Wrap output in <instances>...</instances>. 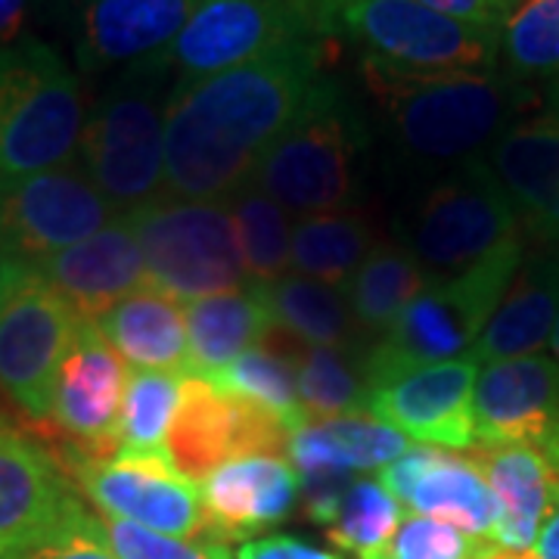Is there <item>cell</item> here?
<instances>
[{
    "label": "cell",
    "mask_w": 559,
    "mask_h": 559,
    "mask_svg": "<svg viewBox=\"0 0 559 559\" xmlns=\"http://www.w3.org/2000/svg\"><path fill=\"white\" fill-rule=\"evenodd\" d=\"M330 38L299 40L215 75L178 81L165 119V193L227 200L326 79Z\"/></svg>",
    "instance_id": "6da1fadb"
},
{
    "label": "cell",
    "mask_w": 559,
    "mask_h": 559,
    "mask_svg": "<svg viewBox=\"0 0 559 559\" xmlns=\"http://www.w3.org/2000/svg\"><path fill=\"white\" fill-rule=\"evenodd\" d=\"M360 69L380 106L392 153L439 178L481 159L507 128L538 109L535 87L507 72L389 75Z\"/></svg>",
    "instance_id": "7a4b0ae2"
},
{
    "label": "cell",
    "mask_w": 559,
    "mask_h": 559,
    "mask_svg": "<svg viewBox=\"0 0 559 559\" xmlns=\"http://www.w3.org/2000/svg\"><path fill=\"white\" fill-rule=\"evenodd\" d=\"M178 75L168 53L131 62L84 119V175L121 212L165 197V119Z\"/></svg>",
    "instance_id": "3957f363"
},
{
    "label": "cell",
    "mask_w": 559,
    "mask_h": 559,
    "mask_svg": "<svg viewBox=\"0 0 559 559\" xmlns=\"http://www.w3.org/2000/svg\"><path fill=\"white\" fill-rule=\"evenodd\" d=\"M370 146L367 121L333 75L255 165L249 183L289 215L345 212L360 190V162Z\"/></svg>",
    "instance_id": "277c9868"
},
{
    "label": "cell",
    "mask_w": 559,
    "mask_h": 559,
    "mask_svg": "<svg viewBox=\"0 0 559 559\" xmlns=\"http://www.w3.org/2000/svg\"><path fill=\"white\" fill-rule=\"evenodd\" d=\"M522 255L525 237L503 246L463 274L432 280L401 311L395 326L360 352V367L370 389L419 367L457 360L463 352H473L516 277Z\"/></svg>",
    "instance_id": "5b68a950"
},
{
    "label": "cell",
    "mask_w": 559,
    "mask_h": 559,
    "mask_svg": "<svg viewBox=\"0 0 559 559\" xmlns=\"http://www.w3.org/2000/svg\"><path fill=\"white\" fill-rule=\"evenodd\" d=\"M84 131L81 84L40 38L0 44V180L69 165Z\"/></svg>",
    "instance_id": "8992f818"
},
{
    "label": "cell",
    "mask_w": 559,
    "mask_h": 559,
    "mask_svg": "<svg viewBox=\"0 0 559 559\" xmlns=\"http://www.w3.org/2000/svg\"><path fill=\"white\" fill-rule=\"evenodd\" d=\"M395 234L429 283L463 274L522 240L516 212L485 156L432 180L399 221Z\"/></svg>",
    "instance_id": "52a82bcc"
},
{
    "label": "cell",
    "mask_w": 559,
    "mask_h": 559,
    "mask_svg": "<svg viewBox=\"0 0 559 559\" xmlns=\"http://www.w3.org/2000/svg\"><path fill=\"white\" fill-rule=\"evenodd\" d=\"M333 28L360 47V66L389 75L495 72L500 38L491 28L441 16L419 0H345Z\"/></svg>",
    "instance_id": "ba28073f"
},
{
    "label": "cell",
    "mask_w": 559,
    "mask_h": 559,
    "mask_svg": "<svg viewBox=\"0 0 559 559\" xmlns=\"http://www.w3.org/2000/svg\"><path fill=\"white\" fill-rule=\"evenodd\" d=\"M138 237L146 283L178 301L242 289L237 227L224 200L159 197L124 212Z\"/></svg>",
    "instance_id": "9c48e42d"
},
{
    "label": "cell",
    "mask_w": 559,
    "mask_h": 559,
    "mask_svg": "<svg viewBox=\"0 0 559 559\" xmlns=\"http://www.w3.org/2000/svg\"><path fill=\"white\" fill-rule=\"evenodd\" d=\"M79 314L32 261L0 255V392L35 423H50L62 358Z\"/></svg>",
    "instance_id": "30bf717a"
},
{
    "label": "cell",
    "mask_w": 559,
    "mask_h": 559,
    "mask_svg": "<svg viewBox=\"0 0 559 559\" xmlns=\"http://www.w3.org/2000/svg\"><path fill=\"white\" fill-rule=\"evenodd\" d=\"M330 35L336 32L323 0H202L165 53L178 81H193Z\"/></svg>",
    "instance_id": "8fae6325"
},
{
    "label": "cell",
    "mask_w": 559,
    "mask_h": 559,
    "mask_svg": "<svg viewBox=\"0 0 559 559\" xmlns=\"http://www.w3.org/2000/svg\"><path fill=\"white\" fill-rule=\"evenodd\" d=\"M57 457L100 516L171 538H209L200 485L178 476L165 457H94L72 444Z\"/></svg>",
    "instance_id": "7c38bea8"
},
{
    "label": "cell",
    "mask_w": 559,
    "mask_h": 559,
    "mask_svg": "<svg viewBox=\"0 0 559 559\" xmlns=\"http://www.w3.org/2000/svg\"><path fill=\"white\" fill-rule=\"evenodd\" d=\"M119 209L81 165H62L20 180H0V255L40 261L100 234Z\"/></svg>",
    "instance_id": "4fadbf2b"
},
{
    "label": "cell",
    "mask_w": 559,
    "mask_h": 559,
    "mask_svg": "<svg viewBox=\"0 0 559 559\" xmlns=\"http://www.w3.org/2000/svg\"><path fill=\"white\" fill-rule=\"evenodd\" d=\"M293 432L274 414L234 399L200 377L180 380L178 414L165 436V457L187 481L209 479L230 460L289 451Z\"/></svg>",
    "instance_id": "5bb4252c"
},
{
    "label": "cell",
    "mask_w": 559,
    "mask_h": 559,
    "mask_svg": "<svg viewBox=\"0 0 559 559\" xmlns=\"http://www.w3.org/2000/svg\"><path fill=\"white\" fill-rule=\"evenodd\" d=\"M476 444L535 448L559 473V360L547 355L491 360L473 389Z\"/></svg>",
    "instance_id": "9a60e30c"
},
{
    "label": "cell",
    "mask_w": 559,
    "mask_h": 559,
    "mask_svg": "<svg viewBox=\"0 0 559 559\" xmlns=\"http://www.w3.org/2000/svg\"><path fill=\"white\" fill-rule=\"evenodd\" d=\"M84 510L62 460L0 417V557L60 532Z\"/></svg>",
    "instance_id": "2e32d148"
},
{
    "label": "cell",
    "mask_w": 559,
    "mask_h": 559,
    "mask_svg": "<svg viewBox=\"0 0 559 559\" xmlns=\"http://www.w3.org/2000/svg\"><path fill=\"white\" fill-rule=\"evenodd\" d=\"M485 162L513 205L525 242L559 246V81L547 84L538 112L500 134Z\"/></svg>",
    "instance_id": "e0dca14e"
},
{
    "label": "cell",
    "mask_w": 559,
    "mask_h": 559,
    "mask_svg": "<svg viewBox=\"0 0 559 559\" xmlns=\"http://www.w3.org/2000/svg\"><path fill=\"white\" fill-rule=\"evenodd\" d=\"M380 485L407 507V513L448 522L473 538L495 544L500 507L466 451L414 444L382 466Z\"/></svg>",
    "instance_id": "ac0fdd59"
},
{
    "label": "cell",
    "mask_w": 559,
    "mask_h": 559,
    "mask_svg": "<svg viewBox=\"0 0 559 559\" xmlns=\"http://www.w3.org/2000/svg\"><path fill=\"white\" fill-rule=\"evenodd\" d=\"M476 377L479 364L473 358L419 367L377 385L370 395V414L429 448L469 451L476 444Z\"/></svg>",
    "instance_id": "d6986e66"
},
{
    "label": "cell",
    "mask_w": 559,
    "mask_h": 559,
    "mask_svg": "<svg viewBox=\"0 0 559 559\" xmlns=\"http://www.w3.org/2000/svg\"><path fill=\"white\" fill-rule=\"evenodd\" d=\"M124 385L128 370L119 352L106 342L94 320H79L57 377L50 423L72 439V448L94 457H112V432Z\"/></svg>",
    "instance_id": "ffe728a7"
},
{
    "label": "cell",
    "mask_w": 559,
    "mask_h": 559,
    "mask_svg": "<svg viewBox=\"0 0 559 559\" xmlns=\"http://www.w3.org/2000/svg\"><path fill=\"white\" fill-rule=\"evenodd\" d=\"M299 495V473L289 466V460L271 454L230 460L200 481L209 538L224 544L255 540V535L293 513Z\"/></svg>",
    "instance_id": "44dd1931"
},
{
    "label": "cell",
    "mask_w": 559,
    "mask_h": 559,
    "mask_svg": "<svg viewBox=\"0 0 559 559\" xmlns=\"http://www.w3.org/2000/svg\"><path fill=\"white\" fill-rule=\"evenodd\" d=\"M47 283L81 320H97L112 305L146 286V264L138 237L121 212L100 234L35 261Z\"/></svg>",
    "instance_id": "7402d4cb"
},
{
    "label": "cell",
    "mask_w": 559,
    "mask_h": 559,
    "mask_svg": "<svg viewBox=\"0 0 559 559\" xmlns=\"http://www.w3.org/2000/svg\"><path fill=\"white\" fill-rule=\"evenodd\" d=\"M202 0H84L79 62L84 72L165 53Z\"/></svg>",
    "instance_id": "603a6c76"
},
{
    "label": "cell",
    "mask_w": 559,
    "mask_h": 559,
    "mask_svg": "<svg viewBox=\"0 0 559 559\" xmlns=\"http://www.w3.org/2000/svg\"><path fill=\"white\" fill-rule=\"evenodd\" d=\"M559 318V246H535L522 255L520 271L500 299L495 318L473 345L476 364L525 358L540 352Z\"/></svg>",
    "instance_id": "cb8c5ba5"
},
{
    "label": "cell",
    "mask_w": 559,
    "mask_h": 559,
    "mask_svg": "<svg viewBox=\"0 0 559 559\" xmlns=\"http://www.w3.org/2000/svg\"><path fill=\"white\" fill-rule=\"evenodd\" d=\"M466 454L476 460L500 507L495 544L532 554L540 525L557 507L559 473L525 444H473Z\"/></svg>",
    "instance_id": "d4e9b609"
},
{
    "label": "cell",
    "mask_w": 559,
    "mask_h": 559,
    "mask_svg": "<svg viewBox=\"0 0 559 559\" xmlns=\"http://www.w3.org/2000/svg\"><path fill=\"white\" fill-rule=\"evenodd\" d=\"M106 342L134 370H190L183 305L156 286H143L94 320Z\"/></svg>",
    "instance_id": "484cf974"
},
{
    "label": "cell",
    "mask_w": 559,
    "mask_h": 559,
    "mask_svg": "<svg viewBox=\"0 0 559 559\" xmlns=\"http://www.w3.org/2000/svg\"><path fill=\"white\" fill-rule=\"evenodd\" d=\"M187 345L190 370L183 377H212L230 360L255 348L271 333L274 320L255 286L187 301Z\"/></svg>",
    "instance_id": "4316f807"
},
{
    "label": "cell",
    "mask_w": 559,
    "mask_h": 559,
    "mask_svg": "<svg viewBox=\"0 0 559 559\" xmlns=\"http://www.w3.org/2000/svg\"><path fill=\"white\" fill-rule=\"evenodd\" d=\"M414 441L370 414L336 419H311L289 441V460L296 473L308 469H345L370 473L411 451Z\"/></svg>",
    "instance_id": "83f0119b"
},
{
    "label": "cell",
    "mask_w": 559,
    "mask_h": 559,
    "mask_svg": "<svg viewBox=\"0 0 559 559\" xmlns=\"http://www.w3.org/2000/svg\"><path fill=\"white\" fill-rule=\"evenodd\" d=\"M271 311L274 326L305 345L320 348H358L360 333L345 299V289L320 280L286 274L271 286H255Z\"/></svg>",
    "instance_id": "f1b7e54d"
},
{
    "label": "cell",
    "mask_w": 559,
    "mask_h": 559,
    "mask_svg": "<svg viewBox=\"0 0 559 559\" xmlns=\"http://www.w3.org/2000/svg\"><path fill=\"white\" fill-rule=\"evenodd\" d=\"M426 286L429 277L399 240L377 242L358 274L345 283V299L358 323L360 340H370V345L382 340Z\"/></svg>",
    "instance_id": "f546056e"
},
{
    "label": "cell",
    "mask_w": 559,
    "mask_h": 559,
    "mask_svg": "<svg viewBox=\"0 0 559 559\" xmlns=\"http://www.w3.org/2000/svg\"><path fill=\"white\" fill-rule=\"evenodd\" d=\"M377 227L360 212H323L296 221L289 267L299 277L345 289L367 255L377 249Z\"/></svg>",
    "instance_id": "4dcf8cb0"
},
{
    "label": "cell",
    "mask_w": 559,
    "mask_h": 559,
    "mask_svg": "<svg viewBox=\"0 0 559 559\" xmlns=\"http://www.w3.org/2000/svg\"><path fill=\"white\" fill-rule=\"evenodd\" d=\"M227 209L237 227L240 242L242 274L252 286H271L289 274V252H293V224L289 212L280 209L255 183H242L227 197Z\"/></svg>",
    "instance_id": "1f68e13d"
},
{
    "label": "cell",
    "mask_w": 559,
    "mask_h": 559,
    "mask_svg": "<svg viewBox=\"0 0 559 559\" xmlns=\"http://www.w3.org/2000/svg\"><path fill=\"white\" fill-rule=\"evenodd\" d=\"M183 373L168 370H131L112 444V457H165V436L178 414ZM168 460V457H165Z\"/></svg>",
    "instance_id": "d6a6232c"
},
{
    "label": "cell",
    "mask_w": 559,
    "mask_h": 559,
    "mask_svg": "<svg viewBox=\"0 0 559 559\" xmlns=\"http://www.w3.org/2000/svg\"><path fill=\"white\" fill-rule=\"evenodd\" d=\"M212 382L215 389L249 401L274 417L296 436L301 426H308L311 417L299 399V380H296V364L280 355L267 345H255L237 360H230L224 370L212 377H200Z\"/></svg>",
    "instance_id": "836d02e7"
},
{
    "label": "cell",
    "mask_w": 559,
    "mask_h": 559,
    "mask_svg": "<svg viewBox=\"0 0 559 559\" xmlns=\"http://www.w3.org/2000/svg\"><path fill=\"white\" fill-rule=\"evenodd\" d=\"M293 364L299 380V399L311 419L370 414L373 389L364 377L360 352L301 345Z\"/></svg>",
    "instance_id": "e575fe53"
},
{
    "label": "cell",
    "mask_w": 559,
    "mask_h": 559,
    "mask_svg": "<svg viewBox=\"0 0 559 559\" xmlns=\"http://www.w3.org/2000/svg\"><path fill=\"white\" fill-rule=\"evenodd\" d=\"M404 520V507L392 498L380 479H355L340 500L326 538L352 559H389V544Z\"/></svg>",
    "instance_id": "d590c367"
},
{
    "label": "cell",
    "mask_w": 559,
    "mask_h": 559,
    "mask_svg": "<svg viewBox=\"0 0 559 559\" xmlns=\"http://www.w3.org/2000/svg\"><path fill=\"white\" fill-rule=\"evenodd\" d=\"M503 72L525 81H559V0H516L498 32Z\"/></svg>",
    "instance_id": "8d00e7d4"
},
{
    "label": "cell",
    "mask_w": 559,
    "mask_h": 559,
    "mask_svg": "<svg viewBox=\"0 0 559 559\" xmlns=\"http://www.w3.org/2000/svg\"><path fill=\"white\" fill-rule=\"evenodd\" d=\"M97 522H100V532L109 550L119 559H237L230 544H224V540L171 538V535H159V532H150L134 522L112 520V516H100V513H97Z\"/></svg>",
    "instance_id": "74e56055"
},
{
    "label": "cell",
    "mask_w": 559,
    "mask_h": 559,
    "mask_svg": "<svg viewBox=\"0 0 559 559\" xmlns=\"http://www.w3.org/2000/svg\"><path fill=\"white\" fill-rule=\"evenodd\" d=\"M495 547L498 544L473 538L448 522L404 510V520L389 544V559H481Z\"/></svg>",
    "instance_id": "f35d334b"
},
{
    "label": "cell",
    "mask_w": 559,
    "mask_h": 559,
    "mask_svg": "<svg viewBox=\"0 0 559 559\" xmlns=\"http://www.w3.org/2000/svg\"><path fill=\"white\" fill-rule=\"evenodd\" d=\"M10 559H119L103 538L97 513L84 510L60 532L47 535L38 544L25 547L20 554H10Z\"/></svg>",
    "instance_id": "ab89813d"
},
{
    "label": "cell",
    "mask_w": 559,
    "mask_h": 559,
    "mask_svg": "<svg viewBox=\"0 0 559 559\" xmlns=\"http://www.w3.org/2000/svg\"><path fill=\"white\" fill-rule=\"evenodd\" d=\"M299 481L308 516L320 525H326L355 479L345 469H308V473H299Z\"/></svg>",
    "instance_id": "60d3db41"
},
{
    "label": "cell",
    "mask_w": 559,
    "mask_h": 559,
    "mask_svg": "<svg viewBox=\"0 0 559 559\" xmlns=\"http://www.w3.org/2000/svg\"><path fill=\"white\" fill-rule=\"evenodd\" d=\"M423 7L436 10L441 16L466 22V25H479L500 32L503 20L510 16V10L516 7V0H419Z\"/></svg>",
    "instance_id": "b9f144b4"
},
{
    "label": "cell",
    "mask_w": 559,
    "mask_h": 559,
    "mask_svg": "<svg viewBox=\"0 0 559 559\" xmlns=\"http://www.w3.org/2000/svg\"><path fill=\"white\" fill-rule=\"evenodd\" d=\"M237 559H340L330 550H320L314 544L289 535H267V538H255L240 544Z\"/></svg>",
    "instance_id": "7bdbcfd3"
},
{
    "label": "cell",
    "mask_w": 559,
    "mask_h": 559,
    "mask_svg": "<svg viewBox=\"0 0 559 559\" xmlns=\"http://www.w3.org/2000/svg\"><path fill=\"white\" fill-rule=\"evenodd\" d=\"M535 559H559V500L557 507L550 510V516L540 525L535 547H532Z\"/></svg>",
    "instance_id": "ee69618b"
},
{
    "label": "cell",
    "mask_w": 559,
    "mask_h": 559,
    "mask_svg": "<svg viewBox=\"0 0 559 559\" xmlns=\"http://www.w3.org/2000/svg\"><path fill=\"white\" fill-rule=\"evenodd\" d=\"M28 0H0V44L20 38Z\"/></svg>",
    "instance_id": "f6af8a7d"
},
{
    "label": "cell",
    "mask_w": 559,
    "mask_h": 559,
    "mask_svg": "<svg viewBox=\"0 0 559 559\" xmlns=\"http://www.w3.org/2000/svg\"><path fill=\"white\" fill-rule=\"evenodd\" d=\"M481 559H535L532 554H516V550H503V547H495L491 554H485Z\"/></svg>",
    "instance_id": "bcb514c9"
},
{
    "label": "cell",
    "mask_w": 559,
    "mask_h": 559,
    "mask_svg": "<svg viewBox=\"0 0 559 559\" xmlns=\"http://www.w3.org/2000/svg\"><path fill=\"white\" fill-rule=\"evenodd\" d=\"M550 348H554V358L559 360V318H557V326H554V336H550Z\"/></svg>",
    "instance_id": "7dc6e473"
},
{
    "label": "cell",
    "mask_w": 559,
    "mask_h": 559,
    "mask_svg": "<svg viewBox=\"0 0 559 559\" xmlns=\"http://www.w3.org/2000/svg\"><path fill=\"white\" fill-rule=\"evenodd\" d=\"M342 3H345V0H323V7L330 10V16H336V10H340ZM333 32H336V28H333Z\"/></svg>",
    "instance_id": "c3c4849f"
},
{
    "label": "cell",
    "mask_w": 559,
    "mask_h": 559,
    "mask_svg": "<svg viewBox=\"0 0 559 559\" xmlns=\"http://www.w3.org/2000/svg\"><path fill=\"white\" fill-rule=\"evenodd\" d=\"M0 559H10V557H0Z\"/></svg>",
    "instance_id": "681fc988"
}]
</instances>
